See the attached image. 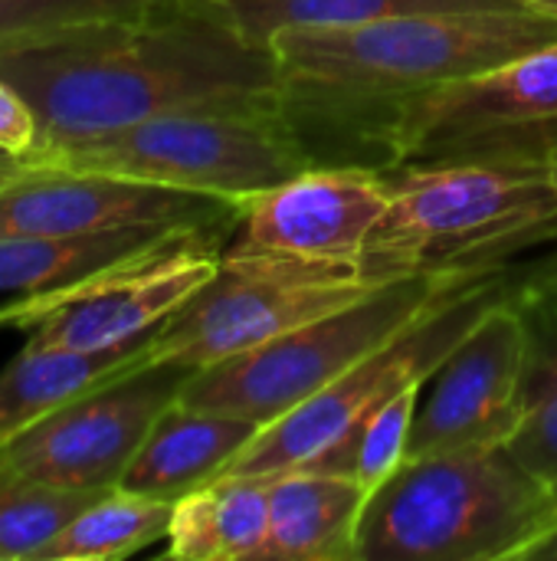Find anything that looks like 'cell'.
I'll use <instances>...</instances> for the list:
<instances>
[{
  "label": "cell",
  "instance_id": "cell-16",
  "mask_svg": "<svg viewBox=\"0 0 557 561\" xmlns=\"http://www.w3.org/2000/svg\"><path fill=\"white\" fill-rule=\"evenodd\" d=\"M269 480V536L259 561H358V526L368 490L318 467L286 470Z\"/></svg>",
  "mask_w": 557,
  "mask_h": 561
},
{
  "label": "cell",
  "instance_id": "cell-22",
  "mask_svg": "<svg viewBox=\"0 0 557 561\" xmlns=\"http://www.w3.org/2000/svg\"><path fill=\"white\" fill-rule=\"evenodd\" d=\"M240 33L269 43L282 30L358 26L430 10H499L515 0H210Z\"/></svg>",
  "mask_w": 557,
  "mask_h": 561
},
{
  "label": "cell",
  "instance_id": "cell-24",
  "mask_svg": "<svg viewBox=\"0 0 557 561\" xmlns=\"http://www.w3.org/2000/svg\"><path fill=\"white\" fill-rule=\"evenodd\" d=\"M420 388L423 385L407 388L404 394H397L394 401L378 408L361 424V431L351 437L345 454L335 460L332 473H348L368 493H374L407 460V447H410V434H414V417H417V404H420Z\"/></svg>",
  "mask_w": 557,
  "mask_h": 561
},
{
  "label": "cell",
  "instance_id": "cell-20",
  "mask_svg": "<svg viewBox=\"0 0 557 561\" xmlns=\"http://www.w3.org/2000/svg\"><path fill=\"white\" fill-rule=\"evenodd\" d=\"M190 227H128L82 237H0V293L33 296L82 283Z\"/></svg>",
  "mask_w": 557,
  "mask_h": 561
},
{
  "label": "cell",
  "instance_id": "cell-9",
  "mask_svg": "<svg viewBox=\"0 0 557 561\" xmlns=\"http://www.w3.org/2000/svg\"><path fill=\"white\" fill-rule=\"evenodd\" d=\"M381 286L361 263L230 243L217 273L154 332L151 362L190 371L233 358Z\"/></svg>",
  "mask_w": 557,
  "mask_h": 561
},
{
  "label": "cell",
  "instance_id": "cell-5",
  "mask_svg": "<svg viewBox=\"0 0 557 561\" xmlns=\"http://www.w3.org/2000/svg\"><path fill=\"white\" fill-rule=\"evenodd\" d=\"M30 168L112 174L246 204L312 168L279 105L184 108L69 145L36 148Z\"/></svg>",
  "mask_w": 557,
  "mask_h": 561
},
{
  "label": "cell",
  "instance_id": "cell-30",
  "mask_svg": "<svg viewBox=\"0 0 557 561\" xmlns=\"http://www.w3.org/2000/svg\"><path fill=\"white\" fill-rule=\"evenodd\" d=\"M552 168H555V178H557V154H555V161H552Z\"/></svg>",
  "mask_w": 557,
  "mask_h": 561
},
{
  "label": "cell",
  "instance_id": "cell-17",
  "mask_svg": "<svg viewBox=\"0 0 557 561\" xmlns=\"http://www.w3.org/2000/svg\"><path fill=\"white\" fill-rule=\"evenodd\" d=\"M151 339L154 332L131 345L105 352L23 348L0 371V447L39 424L46 414L76 401L79 394L148 365Z\"/></svg>",
  "mask_w": 557,
  "mask_h": 561
},
{
  "label": "cell",
  "instance_id": "cell-19",
  "mask_svg": "<svg viewBox=\"0 0 557 561\" xmlns=\"http://www.w3.org/2000/svg\"><path fill=\"white\" fill-rule=\"evenodd\" d=\"M266 536L269 480L217 477L174 503L167 556L181 561H259Z\"/></svg>",
  "mask_w": 557,
  "mask_h": 561
},
{
  "label": "cell",
  "instance_id": "cell-28",
  "mask_svg": "<svg viewBox=\"0 0 557 561\" xmlns=\"http://www.w3.org/2000/svg\"><path fill=\"white\" fill-rule=\"evenodd\" d=\"M30 312H33V299L30 296L10 299L7 306H0V329H23Z\"/></svg>",
  "mask_w": 557,
  "mask_h": 561
},
{
  "label": "cell",
  "instance_id": "cell-12",
  "mask_svg": "<svg viewBox=\"0 0 557 561\" xmlns=\"http://www.w3.org/2000/svg\"><path fill=\"white\" fill-rule=\"evenodd\" d=\"M519 286L506 293L420 388L407 460L506 447L522 417L525 325Z\"/></svg>",
  "mask_w": 557,
  "mask_h": 561
},
{
  "label": "cell",
  "instance_id": "cell-18",
  "mask_svg": "<svg viewBox=\"0 0 557 561\" xmlns=\"http://www.w3.org/2000/svg\"><path fill=\"white\" fill-rule=\"evenodd\" d=\"M525 325L522 417L506 450L557 500V273L519 286Z\"/></svg>",
  "mask_w": 557,
  "mask_h": 561
},
{
  "label": "cell",
  "instance_id": "cell-29",
  "mask_svg": "<svg viewBox=\"0 0 557 561\" xmlns=\"http://www.w3.org/2000/svg\"><path fill=\"white\" fill-rule=\"evenodd\" d=\"M519 7L532 10V13H542V16H552L557 20V0H515Z\"/></svg>",
  "mask_w": 557,
  "mask_h": 561
},
{
  "label": "cell",
  "instance_id": "cell-27",
  "mask_svg": "<svg viewBox=\"0 0 557 561\" xmlns=\"http://www.w3.org/2000/svg\"><path fill=\"white\" fill-rule=\"evenodd\" d=\"M515 561H557V519L545 533H538Z\"/></svg>",
  "mask_w": 557,
  "mask_h": 561
},
{
  "label": "cell",
  "instance_id": "cell-1",
  "mask_svg": "<svg viewBox=\"0 0 557 561\" xmlns=\"http://www.w3.org/2000/svg\"><path fill=\"white\" fill-rule=\"evenodd\" d=\"M0 76L33 105L36 148L164 112L279 105L272 46L240 33L210 0L0 39Z\"/></svg>",
  "mask_w": 557,
  "mask_h": 561
},
{
  "label": "cell",
  "instance_id": "cell-25",
  "mask_svg": "<svg viewBox=\"0 0 557 561\" xmlns=\"http://www.w3.org/2000/svg\"><path fill=\"white\" fill-rule=\"evenodd\" d=\"M181 0H0V39L33 36L98 20L141 16Z\"/></svg>",
  "mask_w": 557,
  "mask_h": 561
},
{
  "label": "cell",
  "instance_id": "cell-2",
  "mask_svg": "<svg viewBox=\"0 0 557 561\" xmlns=\"http://www.w3.org/2000/svg\"><path fill=\"white\" fill-rule=\"evenodd\" d=\"M557 43V20L525 7L430 10L332 30H282L279 108L312 164H384L394 112L443 82Z\"/></svg>",
  "mask_w": 557,
  "mask_h": 561
},
{
  "label": "cell",
  "instance_id": "cell-4",
  "mask_svg": "<svg viewBox=\"0 0 557 561\" xmlns=\"http://www.w3.org/2000/svg\"><path fill=\"white\" fill-rule=\"evenodd\" d=\"M555 519V493L506 447L417 457L368 496L358 561H515Z\"/></svg>",
  "mask_w": 557,
  "mask_h": 561
},
{
  "label": "cell",
  "instance_id": "cell-13",
  "mask_svg": "<svg viewBox=\"0 0 557 561\" xmlns=\"http://www.w3.org/2000/svg\"><path fill=\"white\" fill-rule=\"evenodd\" d=\"M240 204L112 174L30 168L0 187V237H82L128 227H236Z\"/></svg>",
  "mask_w": 557,
  "mask_h": 561
},
{
  "label": "cell",
  "instance_id": "cell-11",
  "mask_svg": "<svg viewBox=\"0 0 557 561\" xmlns=\"http://www.w3.org/2000/svg\"><path fill=\"white\" fill-rule=\"evenodd\" d=\"M190 375L184 365L148 362L105 381L3 444L0 467L39 483L105 493L121 483L151 424Z\"/></svg>",
  "mask_w": 557,
  "mask_h": 561
},
{
  "label": "cell",
  "instance_id": "cell-21",
  "mask_svg": "<svg viewBox=\"0 0 557 561\" xmlns=\"http://www.w3.org/2000/svg\"><path fill=\"white\" fill-rule=\"evenodd\" d=\"M174 503L141 496L121 486L98 493L33 561L128 559L158 539H167Z\"/></svg>",
  "mask_w": 557,
  "mask_h": 561
},
{
  "label": "cell",
  "instance_id": "cell-23",
  "mask_svg": "<svg viewBox=\"0 0 557 561\" xmlns=\"http://www.w3.org/2000/svg\"><path fill=\"white\" fill-rule=\"evenodd\" d=\"M95 496L0 467V561L36 559Z\"/></svg>",
  "mask_w": 557,
  "mask_h": 561
},
{
  "label": "cell",
  "instance_id": "cell-3",
  "mask_svg": "<svg viewBox=\"0 0 557 561\" xmlns=\"http://www.w3.org/2000/svg\"><path fill=\"white\" fill-rule=\"evenodd\" d=\"M387 178V214L361 253V270L378 283L506 270L512 256L557 243L552 164H450Z\"/></svg>",
  "mask_w": 557,
  "mask_h": 561
},
{
  "label": "cell",
  "instance_id": "cell-6",
  "mask_svg": "<svg viewBox=\"0 0 557 561\" xmlns=\"http://www.w3.org/2000/svg\"><path fill=\"white\" fill-rule=\"evenodd\" d=\"M512 289V276L492 270L446 293L332 385L259 427L220 477H276L299 467L332 470L361 424L407 388L423 385L460 339Z\"/></svg>",
  "mask_w": 557,
  "mask_h": 561
},
{
  "label": "cell",
  "instance_id": "cell-10",
  "mask_svg": "<svg viewBox=\"0 0 557 561\" xmlns=\"http://www.w3.org/2000/svg\"><path fill=\"white\" fill-rule=\"evenodd\" d=\"M236 227H190L82 283L33 293L26 348L105 352L158 332L220 266Z\"/></svg>",
  "mask_w": 557,
  "mask_h": 561
},
{
  "label": "cell",
  "instance_id": "cell-7",
  "mask_svg": "<svg viewBox=\"0 0 557 561\" xmlns=\"http://www.w3.org/2000/svg\"><path fill=\"white\" fill-rule=\"evenodd\" d=\"M476 276L483 273H417L387 279L361 299L302 322L272 342L197 368L184 381L181 401L266 427L381 348L437 299Z\"/></svg>",
  "mask_w": 557,
  "mask_h": 561
},
{
  "label": "cell",
  "instance_id": "cell-26",
  "mask_svg": "<svg viewBox=\"0 0 557 561\" xmlns=\"http://www.w3.org/2000/svg\"><path fill=\"white\" fill-rule=\"evenodd\" d=\"M39 141V122L33 105L0 76V148L30 154Z\"/></svg>",
  "mask_w": 557,
  "mask_h": 561
},
{
  "label": "cell",
  "instance_id": "cell-8",
  "mask_svg": "<svg viewBox=\"0 0 557 561\" xmlns=\"http://www.w3.org/2000/svg\"><path fill=\"white\" fill-rule=\"evenodd\" d=\"M557 43L407 99L384 131L381 171L450 164H552Z\"/></svg>",
  "mask_w": 557,
  "mask_h": 561
},
{
  "label": "cell",
  "instance_id": "cell-14",
  "mask_svg": "<svg viewBox=\"0 0 557 561\" xmlns=\"http://www.w3.org/2000/svg\"><path fill=\"white\" fill-rule=\"evenodd\" d=\"M391 204V178L364 164H312L240 204L236 240L312 260L361 263Z\"/></svg>",
  "mask_w": 557,
  "mask_h": 561
},
{
  "label": "cell",
  "instance_id": "cell-15",
  "mask_svg": "<svg viewBox=\"0 0 557 561\" xmlns=\"http://www.w3.org/2000/svg\"><path fill=\"white\" fill-rule=\"evenodd\" d=\"M256 434V421L194 408L177 394L151 424L118 486L177 503L181 496L217 480Z\"/></svg>",
  "mask_w": 557,
  "mask_h": 561
}]
</instances>
